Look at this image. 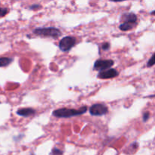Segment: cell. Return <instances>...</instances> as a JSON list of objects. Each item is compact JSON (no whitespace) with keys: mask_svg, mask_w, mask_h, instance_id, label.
<instances>
[{"mask_svg":"<svg viewBox=\"0 0 155 155\" xmlns=\"http://www.w3.org/2000/svg\"><path fill=\"white\" fill-rule=\"evenodd\" d=\"M87 106H83L79 109L59 108L52 112V115L58 118H70L73 117L80 116L87 111Z\"/></svg>","mask_w":155,"mask_h":155,"instance_id":"1","label":"cell"},{"mask_svg":"<svg viewBox=\"0 0 155 155\" xmlns=\"http://www.w3.org/2000/svg\"><path fill=\"white\" fill-rule=\"evenodd\" d=\"M33 33L37 36H43V37H51L53 39H57L61 36V32L60 30L55 27H39L33 30Z\"/></svg>","mask_w":155,"mask_h":155,"instance_id":"2","label":"cell"},{"mask_svg":"<svg viewBox=\"0 0 155 155\" xmlns=\"http://www.w3.org/2000/svg\"><path fill=\"white\" fill-rule=\"evenodd\" d=\"M76 42H77V39L74 36H64L59 42L58 47L62 51L66 52V51H70L75 45Z\"/></svg>","mask_w":155,"mask_h":155,"instance_id":"3","label":"cell"},{"mask_svg":"<svg viewBox=\"0 0 155 155\" xmlns=\"http://www.w3.org/2000/svg\"><path fill=\"white\" fill-rule=\"evenodd\" d=\"M114 64V61L110 59H98L95 61L94 64V70L101 72V71L110 69V68Z\"/></svg>","mask_w":155,"mask_h":155,"instance_id":"4","label":"cell"},{"mask_svg":"<svg viewBox=\"0 0 155 155\" xmlns=\"http://www.w3.org/2000/svg\"><path fill=\"white\" fill-rule=\"evenodd\" d=\"M89 113L92 116H102L108 113V107L101 103L92 104L89 108Z\"/></svg>","mask_w":155,"mask_h":155,"instance_id":"5","label":"cell"},{"mask_svg":"<svg viewBox=\"0 0 155 155\" xmlns=\"http://www.w3.org/2000/svg\"><path fill=\"white\" fill-rule=\"evenodd\" d=\"M119 75V73L114 68H110V69L106 70V71H101L98 74L97 77L98 78L101 79V80H107V79L114 78Z\"/></svg>","mask_w":155,"mask_h":155,"instance_id":"6","label":"cell"},{"mask_svg":"<svg viewBox=\"0 0 155 155\" xmlns=\"http://www.w3.org/2000/svg\"><path fill=\"white\" fill-rule=\"evenodd\" d=\"M137 16L133 12H127L121 16V21L123 23H130V24H137Z\"/></svg>","mask_w":155,"mask_h":155,"instance_id":"7","label":"cell"},{"mask_svg":"<svg viewBox=\"0 0 155 155\" xmlns=\"http://www.w3.org/2000/svg\"><path fill=\"white\" fill-rule=\"evenodd\" d=\"M17 114L21 117H28L33 116L36 114V110L30 107H25V108H21L16 112Z\"/></svg>","mask_w":155,"mask_h":155,"instance_id":"8","label":"cell"},{"mask_svg":"<svg viewBox=\"0 0 155 155\" xmlns=\"http://www.w3.org/2000/svg\"><path fill=\"white\" fill-rule=\"evenodd\" d=\"M137 24H130V23H122L120 25L119 28L120 30L122 31H129V30H132L134 28Z\"/></svg>","mask_w":155,"mask_h":155,"instance_id":"9","label":"cell"},{"mask_svg":"<svg viewBox=\"0 0 155 155\" xmlns=\"http://www.w3.org/2000/svg\"><path fill=\"white\" fill-rule=\"evenodd\" d=\"M12 61H13V58H12L2 57L1 58H0V66H1L2 68L6 67L8 66V65L10 64Z\"/></svg>","mask_w":155,"mask_h":155,"instance_id":"10","label":"cell"},{"mask_svg":"<svg viewBox=\"0 0 155 155\" xmlns=\"http://www.w3.org/2000/svg\"><path fill=\"white\" fill-rule=\"evenodd\" d=\"M155 64V52L153 54V55L151 56V58L148 60V63H147V67L150 68V67H152L153 65Z\"/></svg>","mask_w":155,"mask_h":155,"instance_id":"11","label":"cell"},{"mask_svg":"<svg viewBox=\"0 0 155 155\" xmlns=\"http://www.w3.org/2000/svg\"><path fill=\"white\" fill-rule=\"evenodd\" d=\"M138 148H139V144L137 142H133V143H132L130 145V147L128 148H131L132 152H135V151H136Z\"/></svg>","mask_w":155,"mask_h":155,"instance_id":"12","label":"cell"},{"mask_svg":"<svg viewBox=\"0 0 155 155\" xmlns=\"http://www.w3.org/2000/svg\"><path fill=\"white\" fill-rule=\"evenodd\" d=\"M63 154V151L57 148H54L51 150V154L52 155H61Z\"/></svg>","mask_w":155,"mask_h":155,"instance_id":"13","label":"cell"},{"mask_svg":"<svg viewBox=\"0 0 155 155\" xmlns=\"http://www.w3.org/2000/svg\"><path fill=\"white\" fill-rule=\"evenodd\" d=\"M110 42H104L101 45V49L104 50V51H107L108 49H110Z\"/></svg>","mask_w":155,"mask_h":155,"instance_id":"14","label":"cell"},{"mask_svg":"<svg viewBox=\"0 0 155 155\" xmlns=\"http://www.w3.org/2000/svg\"><path fill=\"white\" fill-rule=\"evenodd\" d=\"M8 12V9L7 8H1V17H4L5 15H7Z\"/></svg>","mask_w":155,"mask_h":155,"instance_id":"15","label":"cell"},{"mask_svg":"<svg viewBox=\"0 0 155 155\" xmlns=\"http://www.w3.org/2000/svg\"><path fill=\"white\" fill-rule=\"evenodd\" d=\"M150 118V113L149 112H145L143 114V121L144 122H146L148 120V119Z\"/></svg>","mask_w":155,"mask_h":155,"instance_id":"16","label":"cell"},{"mask_svg":"<svg viewBox=\"0 0 155 155\" xmlns=\"http://www.w3.org/2000/svg\"><path fill=\"white\" fill-rule=\"evenodd\" d=\"M41 8V5H30V7H29V9H30V10H36V9H39Z\"/></svg>","mask_w":155,"mask_h":155,"instance_id":"17","label":"cell"},{"mask_svg":"<svg viewBox=\"0 0 155 155\" xmlns=\"http://www.w3.org/2000/svg\"><path fill=\"white\" fill-rule=\"evenodd\" d=\"M154 97H155V94L154 95H149V96L145 97V98H154Z\"/></svg>","mask_w":155,"mask_h":155,"instance_id":"18","label":"cell"},{"mask_svg":"<svg viewBox=\"0 0 155 155\" xmlns=\"http://www.w3.org/2000/svg\"><path fill=\"white\" fill-rule=\"evenodd\" d=\"M151 15H154V16H155V10L154 11H152V12H151Z\"/></svg>","mask_w":155,"mask_h":155,"instance_id":"19","label":"cell"},{"mask_svg":"<svg viewBox=\"0 0 155 155\" xmlns=\"http://www.w3.org/2000/svg\"><path fill=\"white\" fill-rule=\"evenodd\" d=\"M31 155H33V154H31Z\"/></svg>","mask_w":155,"mask_h":155,"instance_id":"20","label":"cell"}]
</instances>
